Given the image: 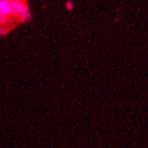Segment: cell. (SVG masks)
I'll return each mask as SVG.
<instances>
[{
  "mask_svg": "<svg viewBox=\"0 0 148 148\" xmlns=\"http://www.w3.org/2000/svg\"><path fill=\"white\" fill-rule=\"evenodd\" d=\"M0 17L13 18L11 0H0Z\"/></svg>",
  "mask_w": 148,
  "mask_h": 148,
  "instance_id": "obj_2",
  "label": "cell"
},
{
  "mask_svg": "<svg viewBox=\"0 0 148 148\" xmlns=\"http://www.w3.org/2000/svg\"><path fill=\"white\" fill-rule=\"evenodd\" d=\"M8 32H9V28L8 27H1L0 25V38L8 34Z\"/></svg>",
  "mask_w": 148,
  "mask_h": 148,
  "instance_id": "obj_3",
  "label": "cell"
},
{
  "mask_svg": "<svg viewBox=\"0 0 148 148\" xmlns=\"http://www.w3.org/2000/svg\"><path fill=\"white\" fill-rule=\"evenodd\" d=\"M66 8L69 10V11H72V10L74 9V4L72 1H67V3H66Z\"/></svg>",
  "mask_w": 148,
  "mask_h": 148,
  "instance_id": "obj_4",
  "label": "cell"
},
{
  "mask_svg": "<svg viewBox=\"0 0 148 148\" xmlns=\"http://www.w3.org/2000/svg\"><path fill=\"white\" fill-rule=\"evenodd\" d=\"M12 16L18 18L20 21L27 22L32 18L31 11L25 0H11Z\"/></svg>",
  "mask_w": 148,
  "mask_h": 148,
  "instance_id": "obj_1",
  "label": "cell"
}]
</instances>
